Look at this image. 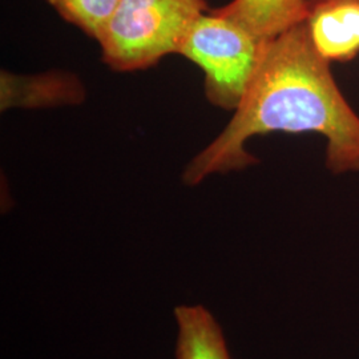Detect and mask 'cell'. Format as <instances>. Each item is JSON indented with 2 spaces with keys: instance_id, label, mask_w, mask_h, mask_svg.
<instances>
[{
  "instance_id": "cell-7",
  "label": "cell",
  "mask_w": 359,
  "mask_h": 359,
  "mask_svg": "<svg viewBox=\"0 0 359 359\" xmlns=\"http://www.w3.org/2000/svg\"><path fill=\"white\" fill-rule=\"evenodd\" d=\"M179 335L176 359H231L221 326L204 306L175 309Z\"/></svg>"
},
{
  "instance_id": "cell-8",
  "label": "cell",
  "mask_w": 359,
  "mask_h": 359,
  "mask_svg": "<svg viewBox=\"0 0 359 359\" xmlns=\"http://www.w3.org/2000/svg\"><path fill=\"white\" fill-rule=\"evenodd\" d=\"M65 20L97 40L120 0H46Z\"/></svg>"
},
{
  "instance_id": "cell-4",
  "label": "cell",
  "mask_w": 359,
  "mask_h": 359,
  "mask_svg": "<svg viewBox=\"0 0 359 359\" xmlns=\"http://www.w3.org/2000/svg\"><path fill=\"white\" fill-rule=\"evenodd\" d=\"M316 50L330 65L346 63L359 55V3L333 0L310 10L306 18Z\"/></svg>"
},
{
  "instance_id": "cell-3",
  "label": "cell",
  "mask_w": 359,
  "mask_h": 359,
  "mask_svg": "<svg viewBox=\"0 0 359 359\" xmlns=\"http://www.w3.org/2000/svg\"><path fill=\"white\" fill-rule=\"evenodd\" d=\"M265 46L244 27L213 10L196 20L179 53L203 69L208 100L222 109L236 111Z\"/></svg>"
},
{
  "instance_id": "cell-9",
  "label": "cell",
  "mask_w": 359,
  "mask_h": 359,
  "mask_svg": "<svg viewBox=\"0 0 359 359\" xmlns=\"http://www.w3.org/2000/svg\"><path fill=\"white\" fill-rule=\"evenodd\" d=\"M327 1H333V0H304V4H305V8H306V13H309L310 10L316 8L317 6L323 4V3H327ZM353 1L359 3V0H353Z\"/></svg>"
},
{
  "instance_id": "cell-2",
  "label": "cell",
  "mask_w": 359,
  "mask_h": 359,
  "mask_svg": "<svg viewBox=\"0 0 359 359\" xmlns=\"http://www.w3.org/2000/svg\"><path fill=\"white\" fill-rule=\"evenodd\" d=\"M206 0H120L97 41L104 63L120 72L145 69L180 48Z\"/></svg>"
},
{
  "instance_id": "cell-6",
  "label": "cell",
  "mask_w": 359,
  "mask_h": 359,
  "mask_svg": "<svg viewBox=\"0 0 359 359\" xmlns=\"http://www.w3.org/2000/svg\"><path fill=\"white\" fill-rule=\"evenodd\" d=\"M215 11L244 27L262 44L308 18L304 0H231Z\"/></svg>"
},
{
  "instance_id": "cell-5",
  "label": "cell",
  "mask_w": 359,
  "mask_h": 359,
  "mask_svg": "<svg viewBox=\"0 0 359 359\" xmlns=\"http://www.w3.org/2000/svg\"><path fill=\"white\" fill-rule=\"evenodd\" d=\"M84 88L76 77L63 72L36 76H13L1 72V108L52 107L81 103Z\"/></svg>"
},
{
  "instance_id": "cell-1",
  "label": "cell",
  "mask_w": 359,
  "mask_h": 359,
  "mask_svg": "<svg viewBox=\"0 0 359 359\" xmlns=\"http://www.w3.org/2000/svg\"><path fill=\"white\" fill-rule=\"evenodd\" d=\"M273 132L317 133L333 175L359 172V116L338 88L330 63L316 50L306 20L265 46L244 99L225 129L185 168L194 187L213 173L253 165L248 140Z\"/></svg>"
}]
</instances>
